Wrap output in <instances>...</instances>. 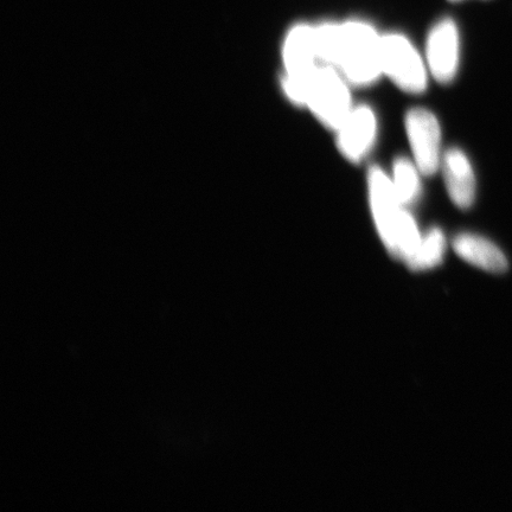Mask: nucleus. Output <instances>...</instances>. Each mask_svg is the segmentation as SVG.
Listing matches in <instances>:
<instances>
[{
  "mask_svg": "<svg viewBox=\"0 0 512 512\" xmlns=\"http://www.w3.org/2000/svg\"><path fill=\"white\" fill-rule=\"evenodd\" d=\"M368 185L371 214L384 247L407 262L422 239L418 223L396 195L392 178L379 166L370 169Z\"/></svg>",
  "mask_w": 512,
  "mask_h": 512,
  "instance_id": "obj_1",
  "label": "nucleus"
},
{
  "mask_svg": "<svg viewBox=\"0 0 512 512\" xmlns=\"http://www.w3.org/2000/svg\"><path fill=\"white\" fill-rule=\"evenodd\" d=\"M337 70L350 85L360 87L373 85L383 75L381 36L370 25L361 22L342 25Z\"/></svg>",
  "mask_w": 512,
  "mask_h": 512,
  "instance_id": "obj_2",
  "label": "nucleus"
},
{
  "mask_svg": "<svg viewBox=\"0 0 512 512\" xmlns=\"http://www.w3.org/2000/svg\"><path fill=\"white\" fill-rule=\"evenodd\" d=\"M283 61L285 75L281 79L286 98L296 106H305L307 88L319 66L315 46V28L299 24L288 32Z\"/></svg>",
  "mask_w": 512,
  "mask_h": 512,
  "instance_id": "obj_3",
  "label": "nucleus"
},
{
  "mask_svg": "<svg viewBox=\"0 0 512 512\" xmlns=\"http://www.w3.org/2000/svg\"><path fill=\"white\" fill-rule=\"evenodd\" d=\"M348 83L336 68L319 66L307 88L305 107L330 130L337 131L354 110Z\"/></svg>",
  "mask_w": 512,
  "mask_h": 512,
  "instance_id": "obj_4",
  "label": "nucleus"
},
{
  "mask_svg": "<svg viewBox=\"0 0 512 512\" xmlns=\"http://www.w3.org/2000/svg\"><path fill=\"white\" fill-rule=\"evenodd\" d=\"M381 66L383 75L402 91L412 94L425 91L428 68L406 37L398 34L381 36Z\"/></svg>",
  "mask_w": 512,
  "mask_h": 512,
  "instance_id": "obj_5",
  "label": "nucleus"
},
{
  "mask_svg": "<svg viewBox=\"0 0 512 512\" xmlns=\"http://www.w3.org/2000/svg\"><path fill=\"white\" fill-rule=\"evenodd\" d=\"M406 131L413 158L422 175L432 176L441 168V128L426 108H413L406 115Z\"/></svg>",
  "mask_w": 512,
  "mask_h": 512,
  "instance_id": "obj_6",
  "label": "nucleus"
},
{
  "mask_svg": "<svg viewBox=\"0 0 512 512\" xmlns=\"http://www.w3.org/2000/svg\"><path fill=\"white\" fill-rule=\"evenodd\" d=\"M459 51L457 25L451 19H443L432 29L427 41V66L435 80L445 85L456 78Z\"/></svg>",
  "mask_w": 512,
  "mask_h": 512,
  "instance_id": "obj_7",
  "label": "nucleus"
},
{
  "mask_svg": "<svg viewBox=\"0 0 512 512\" xmlns=\"http://www.w3.org/2000/svg\"><path fill=\"white\" fill-rule=\"evenodd\" d=\"M337 132V145L352 163L361 162L373 147L377 134L375 113L367 106L352 110Z\"/></svg>",
  "mask_w": 512,
  "mask_h": 512,
  "instance_id": "obj_8",
  "label": "nucleus"
},
{
  "mask_svg": "<svg viewBox=\"0 0 512 512\" xmlns=\"http://www.w3.org/2000/svg\"><path fill=\"white\" fill-rule=\"evenodd\" d=\"M441 168L452 202L460 209L471 208L476 198V176L470 159L462 150L452 147L444 153Z\"/></svg>",
  "mask_w": 512,
  "mask_h": 512,
  "instance_id": "obj_9",
  "label": "nucleus"
},
{
  "mask_svg": "<svg viewBox=\"0 0 512 512\" xmlns=\"http://www.w3.org/2000/svg\"><path fill=\"white\" fill-rule=\"evenodd\" d=\"M453 249L460 258L480 270L501 274L508 271L507 256L495 243L476 234H459L453 240Z\"/></svg>",
  "mask_w": 512,
  "mask_h": 512,
  "instance_id": "obj_10",
  "label": "nucleus"
},
{
  "mask_svg": "<svg viewBox=\"0 0 512 512\" xmlns=\"http://www.w3.org/2000/svg\"><path fill=\"white\" fill-rule=\"evenodd\" d=\"M446 252V238L443 230L434 227L425 235L414 254L406 262L414 272L432 270L443 262Z\"/></svg>",
  "mask_w": 512,
  "mask_h": 512,
  "instance_id": "obj_11",
  "label": "nucleus"
},
{
  "mask_svg": "<svg viewBox=\"0 0 512 512\" xmlns=\"http://www.w3.org/2000/svg\"><path fill=\"white\" fill-rule=\"evenodd\" d=\"M421 171L415 162L407 158L396 159L393 165L392 183L403 206H411L420 195Z\"/></svg>",
  "mask_w": 512,
  "mask_h": 512,
  "instance_id": "obj_12",
  "label": "nucleus"
},
{
  "mask_svg": "<svg viewBox=\"0 0 512 512\" xmlns=\"http://www.w3.org/2000/svg\"><path fill=\"white\" fill-rule=\"evenodd\" d=\"M342 25L325 23L315 28V46L322 66L336 68L341 54Z\"/></svg>",
  "mask_w": 512,
  "mask_h": 512,
  "instance_id": "obj_13",
  "label": "nucleus"
},
{
  "mask_svg": "<svg viewBox=\"0 0 512 512\" xmlns=\"http://www.w3.org/2000/svg\"><path fill=\"white\" fill-rule=\"evenodd\" d=\"M451 2H463V0H451Z\"/></svg>",
  "mask_w": 512,
  "mask_h": 512,
  "instance_id": "obj_14",
  "label": "nucleus"
}]
</instances>
